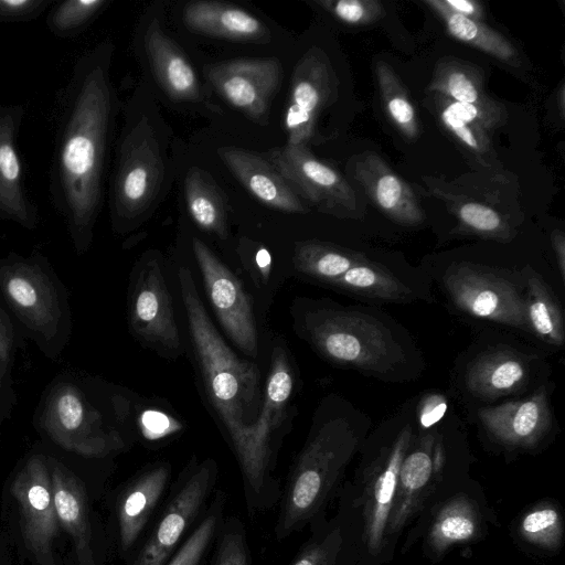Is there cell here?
I'll return each instance as SVG.
<instances>
[{
  "label": "cell",
  "instance_id": "cell-11",
  "mask_svg": "<svg viewBox=\"0 0 565 565\" xmlns=\"http://www.w3.org/2000/svg\"><path fill=\"white\" fill-rule=\"evenodd\" d=\"M11 492L18 505L25 548L39 565H53L58 521L47 455L35 452L26 458L12 481Z\"/></svg>",
  "mask_w": 565,
  "mask_h": 565
},
{
  "label": "cell",
  "instance_id": "cell-19",
  "mask_svg": "<svg viewBox=\"0 0 565 565\" xmlns=\"http://www.w3.org/2000/svg\"><path fill=\"white\" fill-rule=\"evenodd\" d=\"M170 475L171 466L168 462H157L141 470L120 491L116 516L122 553H129L143 535L164 498Z\"/></svg>",
  "mask_w": 565,
  "mask_h": 565
},
{
  "label": "cell",
  "instance_id": "cell-43",
  "mask_svg": "<svg viewBox=\"0 0 565 565\" xmlns=\"http://www.w3.org/2000/svg\"><path fill=\"white\" fill-rule=\"evenodd\" d=\"M212 565H252L246 529L236 516H225L217 537Z\"/></svg>",
  "mask_w": 565,
  "mask_h": 565
},
{
  "label": "cell",
  "instance_id": "cell-30",
  "mask_svg": "<svg viewBox=\"0 0 565 565\" xmlns=\"http://www.w3.org/2000/svg\"><path fill=\"white\" fill-rule=\"evenodd\" d=\"M526 377L527 369L521 358L495 351L480 355L470 364L466 384L478 396L495 398L518 391Z\"/></svg>",
  "mask_w": 565,
  "mask_h": 565
},
{
  "label": "cell",
  "instance_id": "cell-45",
  "mask_svg": "<svg viewBox=\"0 0 565 565\" xmlns=\"http://www.w3.org/2000/svg\"><path fill=\"white\" fill-rule=\"evenodd\" d=\"M53 0H0V22H29L41 17Z\"/></svg>",
  "mask_w": 565,
  "mask_h": 565
},
{
  "label": "cell",
  "instance_id": "cell-49",
  "mask_svg": "<svg viewBox=\"0 0 565 565\" xmlns=\"http://www.w3.org/2000/svg\"><path fill=\"white\" fill-rule=\"evenodd\" d=\"M562 278L565 277V236L561 231H554L551 236Z\"/></svg>",
  "mask_w": 565,
  "mask_h": 565
},
{
  "label": "cell",
  "instance_id": "cell-27",
  "mask_svg": "<svg viewBox=\"0 0 565 565\" xmlns=\"http://www.w3.org/2000/svg\"><path fill=\"white\" fill-rule=\"evenodd\" d=\"M427 90L457 103L472 105L503 125L507 120L504 105L486 90L482 71L465 61L455 57L439 60Z\"/></svg>",
  "mask_w": 565,
  "mask_h": 565
},
{
  "label": "cell",
  "instance_id": "cell-25",
  "mask_svg": "<svg viewBox=\"0 0 565 565\" xmlns=\"http://www.w3.org/2000/svg\"><path fill=\"white\" fill-rule=\"evenodd\" d=\"M430 97L443 127L468 159L484 169L495 168L498 157L489 132L503 124L472 105L454 102L437 93H430Z\"/></svg>",
  "mask_w": 565,
  "mask_h": 565
},
{
  "label": "cell",
  "instance_id": "cell-14",
  "mask_svg": "<svg viewBox=\"0 0 565 565\" xmlns=\"http://www.w3.org/2000/svg\"><path fill=\"white\" fill-rule=\"evenodd\" d=\"M270 163L297 193L324 213L358 218V199L338 171L319 161L307 146L287 145L271 152Z\"/></svg>",
  "mask_w": 565,
  "mask_h": 565
},
{
  "label": "cell",
  "instance_id": "cell-41",
  "mask_svg": "<svg viewBox=\"0 0 565 565\" xmlns=\"http://www.w3.org/2000/svg\"><path fill=\"white\" fill-rule=\"evenodd\" d=\"M309 540L301 546L289 565H339L344 539L339 526L322 525L321 519Z\"/></svg>",
  "mask_w": 565,
  "mask_h": 565
},
{
  "label": "cell",
  "instance_id": "cell-44",
  "mask_svg": "<svg viewBox=\"0 0 565 565\" xmlns=\"http://www.w3.org/2000/svg\"><path fill=\"white\" fill-rule=\"evenodd\" d=\"M316 3L341 22L350 25L371 24L385 13L383 3L379 0H320Z\"/></svg>",
  "mask_w": 565,
  "mask_h": 565
},
{
  "label": "cell",
  "instance_id": "cell-20",
  "mask_svg": "<svg viewBox=\"0 0 565 565\" xmlns=\"http://www.w3.org/2000/svg\"><path fill=\"white\" fill-rule=\"evenodd\" d=\"M443 462V448L433 433L425 435L413 450L408 449L399 467L386 533H397L417 512Z\"/></svg>",
  "mask_w": 565,
  "mask_h": 565
},
{
  "label": "cell",
  "instance_id": "cell-39",
  "mask_svg": "<svg viewBox=\"0 0 565 565\" xmlns=\"http://www.w3.org/2000/svg\"><path fill=\"white\" fill-rule=\"evenodd\" d=\"M22 337L18 324L0 300V428L17 404L12 370Z\"/></svg>",
  "mask_w": 565,
  "mask_h": 565
},
{
  "label": "cell",
  "instance_id": "cell-34",
  "mask_svg": "<svg viewBox=\"0 0 565 565\" xmlns=\"http://www.w3.org/2000/svg\"><path fill=\"white\" fill-rule=\"evenodd\" d=\"M525 312L530 331H534L545 342L562 347L564 344V323L562 311L555 298L542 278L526 269Z\"/></svg>",
  "mask_w": 565,
  "mask_h": 565
},
{
  "label": "cell",
  "instance_id": "cell-12",
  "mask_svg": "<svg viewBox=\"0 0 565 565\" xmlns=\"http://www.w3.org/2000/svg\"><path fill=\"white\" fill-rule=\"evenodd\" d=\"M129 324L139 340L163 354L182 352L172 298L157 258H143L138 265L129 297Z\"/></svg>",
  "mask_w": 565,
  "mask_h": 565
},
{
  "label": "cell",
  "instance_id": "cell-47",
  "mask_svg": "<svg viewBox=\"0 0 565 565\" xmlns=\"http://www.w3.org/2000/svg\"><path fill=\"white\" fill-rule=\"evenodd\" d=\"M443 4L452 13L482 22L484 10L477 0H441Z\"/></svg>",
  "mask_w": 565,
  "mask_h": 565
},
{
  "label": "cell",
  "instance_id": "cell-28",
  "mask_svg": "<svg viewBox=\"0 0 565 565\" xmlns=\"http://www.w3.org/2000/svg\"><path fill=\"white\" fill-rule=\"evenodd\" d=\"M183 21L195 32L233 41H262L268 35L266 25L255 15L222 2H189Z\"/></svg>",
  "mask_w": 565,
  "mask_h": 565
},
{
  "label": "cell",
  "instance_id": "cell-40",
  "mask_svg": "<svg viewBox=\"0 0 565 565\" xmlns=\"http://www.w3.org/2000/svg\"><path fill=\"white\" fill-rule=\"evenodd\" d=\"M108 4V0L61 1L46 14V28L54 36L74 38L87 29Z\"/></svg>",
  "mask_w": 565,
  "mask_h": 565
},
{
  "label": "cell",
  "instance_id": "cell-32",
  "mask_svg": "<svg viewBox=\"0 0 565 565\" xmlns=\"http://www.w3.org/2000/svg\"><path fill=\"white\" fill-rule=\"evenodd\" d=\"M365 259L360 253L318 241L298 243L292 258L297 271L328 285Z\"/></svg>",
  "mask_w": 565,
  "mask_h": 565
},
{
  "label": "cell",
  "instance_id": "cell-9",
  "mask_svg": "<svg viewBox=\"0 0 565 565\" xmlns=\"http://www.w3.org/2000/svg\"><path fill=\"white\" fill-rule=\"evenodd\" d=\"M217 463L191 460L172 484L131 565H166L191 532L215 491Z\"/></svg>",
  "mask_w": 565,
  "mask_h": 565
},
{
  "label": "cell",
  "instance_id": "cell-4",
  "mask_svg": "<svg viewBox=\"0 0 565 565\" xmlns=\"http://www.w3.org/2000/svg\"><path fill=\"white\" fill-rule=\"evenodd\" d=\"M0 300L18 324L49 359L64 350L72 332L68 296L41 253L0 256Z\"/></svg>",
  "mask_w": 565,
  "mask_h": 565
},
{
  "label": "cell",
  "instance_id": "cell-48",
  "mask_svg": "<svg viewBox=\"0 0 565 565\" xmlns=\"http://www.w3.org/2000/svg\"><path fill=\"white\" fill-rule=\"evenodd\" d=\"M171 419L166 415L158 412H147L142 416V427L146 434L152 436L157 434H166L171 431Z\"/></svg>",
  "mask_w": 565,
  "mask_h": 565
},
{
  "label": "cell",
  "instance_id": "cell-3",
  "mask_svg": "<svg viewBox=\"0 0 565 565\" xmlns=\"http://www.w3.org/2000/svg\"><path fill=\"white\" fill-rule=\"evenodd\" d=\"M360 436L349 418L320 407L306 443L290 467L274 527L284 541L321 519Z\"/></svg>",
  "mask_w": 565,
  "mask_h": 565
},
{
  "label": "cell",
  "instance_id": "cell-26",
  "mask_svg": "<svg viewBox=\"0 0 565 565\" xmlns=\"http://www.w3.org/2000/svg\"><path fill=\"white\" fill-rule=\"evenodd\" d=\"M145 49L157 82L171 99L201 100L202 88L194 68L157 20L147 26Z\"/></svg>",
  "mask_w": 565,
  "mask_h": 565
},
{
  "label": "cell",
  "instance_id": "cell-24",
  "mask_svg": "<svg viewBox=\"0 0 565 565\" xmlns=\"http://www.w3.org/2000/svg\"><path fill=\"white\" fill-rule=\"evenodd\" d=\"M47 458L57 521L73 540L78 565H96L84 486L57 458Z\"/></svg>",
  "mask_w": 565,
  "mask_h": 565
},
{
  "label": "cell",
  "instance_id": "cell-1",
  "mask_svg": "<svg viewBox=\"0 0 565 565\" xmlns=\"http://www.w3.org/2000/svg\"><path fill=\"white\" fill-rule=\"evenodd\" d=\"M114 45L103 41L74 63L58 98L50 195L77 254L90 246L100 213L108 148L117 114L110 78Z\"/></svg>",
  "mask_w": 565,
  "mask_h": 565
},
{
  "label": "cell",
  "instance_id": "cell-21",
  "mask_svg": "<svg viewBox=\"0 0 565 565\" xmlns=\"http://www.w3.org/2000/svg\"><path fill=\"white\" fill-rule=\"evenodd\" d=\"M353 172L373 204L393 222L415 226L425 221L413 189L379 154L360 153L354 158Z\"/></svg>",
  "mask_w": 565,
  "mask_h": 565
},
{
  "label": "cell",
  "instance_id": "cell-38",
  "mask_svg": "<svg viewBox=\"0 0 565 565\" xmlns=\"http://www.w3.org/2000/svg\"><path fill=\"white\" fill-rule=\"evenodd\" d=\"M381 99L390 120L408 140L419 136V122L407 90L394 68L383 60L374 63Z\"/></svg>",
  "mask_w": 565,
  "mask_h": 565
},
{
  "label": "cell",
  "instance_id": "cell-33",
  "mask_svg": "<svg viewBox=\"0 0 565 565\" xmlns=\"http://www.w3.org/2000/svg\"><path fill=\"white\" fill-rule=\"evenodd\" d=\"M184 194L189 213L195 224L205 232L225 238L227 225L224 201L203 171L192 169L188 172Z\"/></svg>",
  "mask_w": 565,
  "mask_h": 565
},
{
  "label": "cell",
  "instance_id": "cell-13",
  "mask_svg": "<svg viewBox=\"0 0 565 565\" xmlns=\"http://www.w3.org/2000/svg\"><path fill=\"white\" fill-rule=\"evenodd\" d=\"M445 285L461 311L529 330L524 296L504 277L479 266L459 264L449 270Z\"/></svg>",
  "mask_w": 565,
  "mask_h": 565
},
{
  "label": "cell",
  "instance_id": "cell-7",
  "mask_svg": "<svg viewBox=\"0 0 565 565\" xmlns=\"http://www.w3.org/2000/svg\"><path fill=\"white\" fill-rule=\"evenodd\" d=\"M38 427L56 446L85 457H105L124 447L120 435L92 402L86 383L74 375L51 383L36 415Z\"/></svg>",
  "mask_w": 565,
  "mask_h": 565
},
{
  "label": "cell",
  "instance_id": "cell-23",
  "mask_svg": "<svg viewBox=\"0 0 565 565\" xmlns=\"http://www.w3.org/2000/svg\"><path fill=\"white\" fill-rule=\"evenodd\" d=\"M217 153L236 179L260 202L286 213L308 211L291 184L269 161L236 147H222Z\"/></svg>",
  "mask_w": 565,
  "mask_h": 565
},
{
  "label": "cell",
  "instance_id": "cell-6",
  "mask_svg": "<svg viewBox=\"0 0 565 565\" xmlns=\"http://www.w3.org/2000/svg\"><path fill=\"white\" fill-rule=\"evenodd\" d=\"M298 321L311 345L338 365L385 375L405 359L390 330L363 312L313 305Z\"/></svg>",
  "mask_w": 565,
  "mask_h": 565
},
{
  "label": "cell",
  "instance_id": "cell-5",
  "mask_svg": "<svg viewBox=\"0 0 565 565\" xmlns=\"http://www.w3.org/2000/svg\"><path fill=\"white\" fill-rule=\"evenodd\" d=\"M292 390L294 374L287 352L276 347L271 353L257 418L247 427L244 440L234 454L250 516L273 509L280 498V482L275 475L278 431L287 417Z\"/></svg>",
  "mask_w": 565,
  "mask_h": 565
},
{
  "label": "cell",
  "instance_id": "cell-37",
  "mask_svg": "<svg viewBox=\"0 0 565 565\" xmlns=\"http://www.w3.org/2000/svg\"><path fill=\"white\" fill-rule=\"evenodd\" d=\"M225 494L215 491L209 505L166 565H203L225 519Z\"/></svg>",
  "mask_w": 565,
  "mask_h": 565
},
{
  "label": "cell",
  "instance_id": "cell-22",
  "mask_svg": "<svg viewBox=\"0 0 565 565\" xmlns=\"http://www.w3.org/2000/svg\"><path fill=\"white\" fill-rule=\"evenodd\" d=\"M478 415L495 439L515 447L534 446L552 424L550 403L543 388L523 399L481 408Z\"/></svg>",
  "mask_w": 565,
  "mask_h": 565
},
{
  "label": "cell",
  "instance_id": "cell-31",
  "mask_svg": "<svg viewBox=\"0 0 565 565\" xmlns=\"http://www.w3.org/2000/svg\"><path fill=\"white\" fill-rule=\"evenodd\" d=\"M444 22L448 33L455 39L473 46L510 66H520L515 46L501 33L480 21L450 12L441 0H425Z\"/></svg>",
  "mask_w": 565,
  "mask_h": 565
},
{
  "label": "cell",
  "instance_id": "cell-2",
  "mask_svg": "<svg viewBox=\"0 0 565 565\" xmlns=\"http://www.w3.org/2000/svg\"><path fill=\"white\" fill-rule=\"evenodd\" d=\"M177 275L205 393L235 454L259 412L263 390L258 367L242 360L216 331L189 267L180 266Z\"/></svg>",
  "mask_w": 565,
  "mask_h": 565
},
{
  "label": "cell",
  "instance_id": "cell-8",
  "mask_svg": "<svg viewBox=\"0 0 565 565\" xmlns=\"http://www.w3.org/2000/svg\"><path fill=\"white\" fill-rule=\"evenodd\" d=\"M164 177L162 150L153 127L139 119L127 127L118 147L110 184L113 226L125 231L159 194Z\"/></svg>",
  "mask_w": 565,
  "mask_h": 565
},
{
  "label": "cell",
  "instance_id": "cell-35",
  "mask_svg": "<svg viewBox=\"0 0 565 565\" xmlns=\"http://www.w3.org/2000/svg\"><path fill=\"white\" fill-rule=\"evenodd\" d=\"M479 523L475 502L466 497L454 498L437 513L428 542L433 550L444 552L454 544L472 540L478 533Z\"/></svg>",
  "mask_w": 565,
  "mask_h": 565
},
{
  "label": "cell",
  "instance_id": "cell-15",
  "mask_svg": "<svg viewBox=\"0 0 565 565\" xmlns=\"http://www.w3.org/2000/svg\"><path fill=\"white\" fill-rule=\"evenodd\" d=\"M204 74L230 105L256 122H266L282 68L276 58H235L209 65Z\"/></svg>",
  "mask_w": 565,
  "mask_h": 565
},
{
  "label": "cell",
  "instance_id": "cell-50",
  "mask_svg": "<svg viewBox=\"0 0 565 565\" xmlns=\"http://www.w3.org/2000/svg\"><path fill=\"white\" fill-rule=\"evenodd\" d=\"M558 109H559V114H561V117L564 118V107H565V103H564V83L562 82L561 85H559V89H558Z\"/></svg>",
  "mask_w": 565,
  "mask_h": 565
},
{
  "label": "cell",
  "instance_id": "cell-10",
  "mask_svg": "<svg viewBox=\"0 0 565 565\" xmlns=\"http://www.w3.org/2000/svg\"><path fill=\"white\" fill-rule=\"evenodd\" d=\"M192 249L204 289L220 324L248 358L258 356V332L253 302L241 279L200 238Z\"/></svg>",
  "mask_w": 565,
  "mask_h": 565
},
{
  "label": "cell",
  "instance_id": "cell-18",
  "mask_svg": "<svg viewBox=\"0 0 565 565\" xmlns=\"http://www.w3.org/2000/svg\"><path fill=\"white\" fill-rule=\"evenodd\" d=\"M25 113L23 105H0V218L33 231L40 216L26 192L18 152Z\"/></svg>",
  "mask_w": 565,
  "mask_h": 565
},
{
  "label": "cell",
  "instance_id": "cell-36",
  "mask_svg": "<svg viewBox=\"0 0 565 565\" xmlns=\"http://www.w3.org/2000/svg\"><path fill=\"white\" fill-rule=\"evenodd\" d=\"M348 292L384 300H406L411 290L383 267L365 259L329 284Z\"/></svg>",
  "mask_w": 565,
  "mask_h": 565
},
{
  "label": "cell",
  "instance_id": "cell-16",
  "mask_svg": "<svg viewBox=\"0 0 565 565\" xmlns=\"http://www.w3.org/2000/svg\"><path fill=\"white\" fill-rule=\"evenodd\" d=\"M335 79L330 62L320 50L311 49L298 61L285 118L287 145L306 146L310 140L319 113L335 97Z\"/></svg>",
  "mask_w": 565,
  "mask_h": 565
},
{
  "label": "cell",
  "instance_id": "cell-29",
  "mask_svg": "<svg viewBox=\"0 0 565 565\" xmlns=\"http://www.w3.org/2000/svg\"><path fill=\"white\" fill-rule=\"evenodd\" d=\"M429 192L443 200L458 221L460 233L501 242L513 238L515 231L509 220L490 203L449 190L445 183L423 178Z\"/></svg>",
  "mask_w": 565,
  "mask_h": 565
},
{
  "label": "cell",
  "instance_id": "cell-46",
  "mask_svg": "<svg viewBox=\"0 0 565 565\" xmlns=\"http://www.w3.org/2000/svg\"><path fill=\"white\" fill-rule=\"evenodd\" d=\"M446 398L438 393L426 395L418 407V419L423 428H429L439 422L447 411Z\"/></svg>",
  "mask_w": 565,
  "mask_h": 565
},
{
  "label": "cell",
  "instance_id": "cell-42",
  "mask_svg": "<svg viewBox=\"0 0 565 565\" xmlns=\"http://www.w3.org/2000/svg\"><path fill=\"white\" fill-rule=\"evenodd\" d=\"M520 533L532 544L555 550L562 541V516L558 510L551 504L536 507L522 518Z\"/></svg>",
  "mask_w": 565,
  "mask_h": 565
},
{
  "label": "cell",
  "instance_id": "cell-17",
  "mask_svg": "<svg viewBox=\"0 0 565 565\" xmlns=\"http://www.w3.org/2000/svg\"><path fill=\"white\" fill-rule=\"evenodd\" d=\"M412 439V427L406 425L365 476L361 500L363 533L372 555L379 554L383 547L399 467L411 448Z\"/></svg>",
  "mask_w": 565,
  "mask_h": 565
}]
</instances>
